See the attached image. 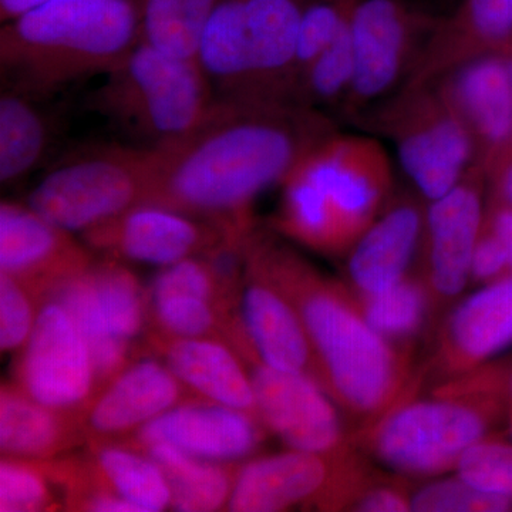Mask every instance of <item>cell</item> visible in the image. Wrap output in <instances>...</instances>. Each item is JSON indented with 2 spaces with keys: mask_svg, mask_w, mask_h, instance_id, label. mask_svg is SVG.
I'll return each mask as SVG.
<instances>
[{
  "mask_svg": "<svg viewBox=\"0 0 512 512\" xmlns=\"http://www.w3.org/2000/svg\"><path fill=\"white\" fill-rule=\"evenodd\" d=\"M146 450L167 476L174 510L210 512L227 507L234 480L222 464L192 457L168 444H153Z\"/></svg>",
  "mask_w": 512,
  "mask_h": 512,
  "instance_id": "obj_24",
  "label": "cell"
},
{
  "mask_svg": "<svg viewBox=\"0 0 512 512\" xmlns=\"http://www.w3.org/2000/svg\"><path fill=\"white\" fill-rule=\"evenodd\" d=\"M84 510L97 512H138L133 504L116 493L94 494L83 505Z\"/></svg>",
  "mask_w": 512,
  "mask_h": 512,
  "instance_id": "obj_42",
  "label": "cell"
},
{
  "mask_svg": "<svg viewBox=\"0 0 512 512\" xmlns=\"http://www.w3.org/2000/svg\"><path fill=\"white\" fill-rule=\"evenodd\" d=\"M97 464L113 493L133 504L138 512H160L171 507V488L156 460L120 447H106Z\"/></svg>",
  "mask_w": 512,
  "mask_h": 512,
  "instance_id": "obj_29",
  "label": "cell"
},
{
  "mask_svg": "<svg viewBox=\"0 0 512 512\" xmlns=\"http://www.w3.org/2000/svg\"><path fill=\"white\" fill-rule=\"evenodd\" d=\"M456 473L484 493L512 500V441L490 434L468 448Z\"/></svg>",
  "mask_w": 512,
  "mask_h": 512,
  "instance_id": "obj_31",
  "label": "cell"
},
{
  "mask_svg": "<svg viewBox=\"0 0 512 512\" xmlns=\"http://www.w3.org/2000/svg\"><path fill=\"white\" fill-rule=\"evenodd\" d=\"M52 141V126L40 97L3 89L0 96V181L22 180L40 164Z\"/></svg>",
  "mask_w": 512,
  "mask_h": 512,
  "instance_id": "obj_23",
  "label": "cell"
},
{
  "mask_svg": "<svg viewBox=\"0 0 512 512\" xmlns=\"http://www.w3.org/2000/svg\"><path fill=\"white\" fill-rule=\"evenodd\" d=\"M215 284L217 278L210 264L191 256L173 265L164 266L158 272L151 285V299L171 293H184L211 301Z\"/></svg>",
  "mask_w": 512,
  "mask_h": 512,
  "instance_id": "obj_38",
  "label": "cell"
},
{
  "mask_svg": "<svg viewBox=\"0 0 512 512\" xmlns=\"http://www.w3.org/2000/svg\"><path fill=\"white\" fill-rule=\"evenodd\" d=\"M255 414L218 403L175 406L138 430L141 446L168 444L201 460L232 463L251 456L264 440Z\"/></svg>",
  "mask_w": 512,
  "mask_h": 512,
  "instance_id": "obj_12",
  "label": "cell"
},
{
  "mask_svg": "<svg viewBox=\"0 0 512 512\" xmlns=\"http://www.w3.org/2000/svg\"><path fill=\"white\" fill-rule=\"evenodd\" d=\"M46 2L49 0H0V22L15 19L16 16Z\"/></svg>",
  "mask_w": 512,
  "mask_h": 512,
  "instance_id": "obj_44",
  "label": "cell"
},
{
  "mask_svg": "<svg viewBox=\"0 0 512 512\" xmlns=\"http://www.w3.org/2000/svg\"><path fill=\"white\" fill-rule=\"evenodd\" d=\"M56 288V302L66 309L86 339L99 379L119 372L126 362L128 343L117 339L107 326L90 272L77 269L63 275Z\"/></svg>",
  "mask_w": 512,
  "mask_h": 512,
  "instance_id": "obj_26",
  "label": "cell"
},
{
  "mask_svg": "<svg viewBox=\"0 0 512 512\" xmlns=\"http://www.w3.org/2000/svg\"><path fill=\"white\" fill-rule=\"evenodd\" d=\"M387 181L369 144H318L285 180L282 227L318 251L349 252L379 215Z\"/></svg>",
  "mask_w": 512,
  "mask_h": 512,
  "instance_id": "obj_4",
  "label": "cell"
},
{
  "mask_svg": "<svg viewBox=\"0 0 512 512\" xmlns=\"http://www.w3.org/2000/svg\"><path fill=\"white\" fill-rule=\"evenodd\" d=\"M412 19L402 0H352V92L357 99H376L396 82L406 55Z\"/></svg>",
  "mask_w": 512,
  "mask_h": 512,
  "instance_id": "obj_16",
  "label": "cell"
},
{
  "mask_svg": "<svg viewBox=\"0 0 512 512\" xmlns=\"http://www.w3.org/2000/svg\"><path fill=\"white\" fill-rule=\"evenodd\" d=\"M510 43H512V40ZM505 59H507L508 70H510V77H511V84H512V50L510 53H508L507 56H505Z\"/></svg>",
  "mask_w": 512,
  "mask_h": 512,
  "instance_id": "obj_47",
  "label": "cell"
},
{
  "mask_svg": "<svg viewBox=\"0 0 512 512\" xmlns=\"http://www.w3.org/2000/svg\"><path fill=\"white\" fill-rule=\"evenodd\" d=\"M241 315L256 359L284 372L308 373L322 384L301 315L285 293L259 271L242 295Z\"/></svg>",
  "mask_w": 512,
  "mask_h": 512,
  "instance_id": "obj_15",
  "label": "cell"
},
{
  "mask_svg": "<svg viewBox=\"0 0 512 512\" xmlns=\"http://www.w3.org/2000/svg\"><path fill=\"white\" fill-rule=\"evenodd\" d=\"M498 384L508 406L512 404V365H497Z\"/></svg>",
  "mask_w": 512,
  "mask_h": 512,
  "instance_id": "obj_45",
  "label": "cell"
},
{
  "mask_svg": "<svg viewBox=\"0 0 512 512\" xmlns=\"http://www.w3.org/2000/svg\"><path fill=\"white\" fill-rule=\"evenodd\" d=\"M359 512H404L412 511V495L399 484L379 483L373 480L367 485L350 507Z\"/></svg>",
  "mask_w": 512,
  "mask_h": 512,
  "instance_id": "obj_40",
  "label": "cell"
},
{
  "mask_svg": "<svg viewBox=\"0 0 512 512\" xmlns=\"http://www.w3.org/2000/svg\"><path fill=\"white\" fill-rule=\"evenodd\" d=\"M23 281L16 276L0 274V348L12 352L28 343L36 316Z\"/></svg>",
  "mask_w": 512,
  "mask_h": 512,
  "instance_id": "obj_36",
  "label": "cell"
},
{
  "mask_svg": "<svg viewBox=\"0 0 512 512\" xmlns=\"http://www.w3.org/2000/svg\"><path fill=\"white\" fill-rule=\"evenodd\" d=\"M231 231L202 224L195 215L167 205L138 204L119 217L86 232L96 247L140 262L164 266L208 251Z\"/></svg>",
  "mask_w": 512,
  "mask_h": 512,
  "instance_id": "obj_11",
  "label": "cell"
},
{
  "mask_svg": "<svg viewBox=\"0 0 512 512\" xmlns=\"http://www.w3.org/2000/svg\"><path fill=\"white\" fill-rule=\"evenodd\" d=\"M353 296L363 318L379 335L406 348L426 326L436 305L426 278L410 275L386 291Z\"/></svg>",
  "mask_w": 512,
  "mask_h": 512,
  "instance_id": "obj_25",
  "label": "cell"
},
{
  "mask_svg": "<svg viewBox=\"0 0 512 512\" xmlns=\"http://www.w3.org/2000/svg\"><path fill=\"white\" fill-rule=\"evenodd\" d=\"M254 356V355H252ZM251 375L259 420L291 450L339 457L352 453L336 402L308 373L284 372L254 356Z\"/></svg>",
  "mask_w": 512,
  "mask_h": 512,
  "instance_id": "obj_9",
  "label": "cell"
},
{
  "mask_svg": "<svg viewBox=\"0 0 512 512\" xmlns=\"http://www.w3.org/2000/svg\"><path fill=\"white\" fill-rule=\"evenodd\" d=\"M473 153V133L453 109L407 128L399 140L404 173L430 202L463 181Z\"/></svg>",
  "mask_w": 512,
  "mask_h": 512,
  "instance_id": "obj_17",
  "label": "cell"
},
{
  "mask_svg": "<svg viewBox=\"0 0 512 512\" xmlns=\"http://www.w3.org/2000/svg\"><path fill=\"white\" fill-rule=\"evenodd\" d=\"M69 234L29 205L2 202L0 271L23 281L46 271L70 274L82 269L83 252L70 241Z\"/></svg>",
  "mask_w": 512,
  "mask_h": 512,
  "instance_id": "obj_20",
  "label": "cell"
},
{
  "mask_svg": "<svg viewBox=\"0 0 512 512\" xmlns=\"http://www.w3.org/2000/svg\"><path fill=\"white\" fill-rule=\"evenodd\" d=\"M180 380L157 360H141L121 372L90 410L96 433L120 434L143 427L177 406Z\"/></svg>",
  "mask_w": 512,
  "mask_h": 512,
  "instance_id": "obj_21",
  "label": "cell"
},
{
  "mask_svg": "<svg viewBox=\"0 0 512 512\" xmlns=\"http://www.w3.org/2000/svg\"><path fill=\"white\" fill-rule=\"evenodd\" d=\"M63 440L56 410L26 393L3 387L0 396V448L10 457H43Z\"/></svg>",
  "mask_w": 512,
  "mask_h": 512,
  "instance_id": "obj_28",
  "label": "cell"
},
{
  "mask_svg": "<svg viewBox=\"0 0 512 512\" xmlns=\"http://www.w3.org/2000/svg\"><path fill=\"white\" fill-rule=\"evenodd\" d=\"M197 60L161 52L140 40L92 94L104 114L146 150L167 151L192 136L217 106Z\"/></svg>",
  "mask_w": 512,
  "mask_h": 512,
  "instance_id": "obj_5",
  "label": "cell"
},
{
  "mask_svg": "<svg viewBox=\"0 0 512 512\" xmlns=\"http://www.w3.org/2000/svg\"><path fill=\"white\" fill-rule=\"evenodd\" d=\"M154 315L165 330L177 338H202L215 325L211 301L184 293L151 299Z\"/></svg>",
  "mask_w": 512,
  "mask_h": 512,
  "instance_id": "obj_34",
  "label": "cell"
},
{
  "mask_svg": "<svg viewBox=\"0 0 512 512\" xmlns=\"http://www.w3.org/2000/svg\"><path fill=\"white\" fill-rule=\"evenodd\" d=\"M258 268L301 315L323 387L359 421V431L406 400L412 380L409 349L383 338L366 322L349 288L282 252L262 256Z\"/></svg>",
  "mask_w": 512,
  "mask_h": 512,
  "instance_id": "obj_2",
  "label": "cell"
},
{
  "mask_svg": "<svg viewBox=\"0 0 512 512\" xmlns=\"http://www.w3.org/2000/svg\"><path fill=\"white\" fill-rule=\"evenodd\" d=\"M353 76H355V53H353L352 33H350L348 19L338 37L309 67L308 72L303 76V83L315 99L332 100L345 90L352 89Z\"/></svg>",
  "mask_w": 512,
  "mask_h": 512,
  "instance_id": "obj_33",
  "label": "cell"
},
{
  "mask_svg": "<svg viewBox=\"0 0 512 512\" xmlns=\"http://www.w3.org/2000/svg\"><path fill=\"white\" fill-rule=\"evenodd\" d=\"M99 379L86 339L59 302L37 313L19 366L23 392L53 410L79 406Z\"/></svg>",
  "mask_w": 512,
  "mask_h": 512,
  "instance_id": "obj_10",
  "label": "cell"
},
{
  "mask_svg": "<svg viewBox=\"0 0 512 512\" xmlns=\"http://www.w3.org/2000/svg\"><path fill=\"white\" fill-rule=\"evenodd\" d=\"M450 97L453 110L494 157L511 153L512 84L505 56L464 64L450 84Z\"/></svg>",
  "mask_w": 512,
  "mask_h": 512,
  "instance_id": "obj_19",
  "label": "cell"
},
{
  "mask_svg": "<svg viewBox=\"0 0 512 512\" xmlns=\"http://www.w3.org/2000/svg\"><path fill=\"white\" fill-rule=\"evenodd\" d=\"M507 275H510L507 248L493 229L487 227L484 222L483 231L474 248L470 281L487 285Z\"/></svg>",
  "mask_w": 512,
  "mask_h": 512,
  "instance_id": "obj_39",
  "label": "cell"
},
{
  "mask_svg": "<svg viewBox=\"0 0 512 512\" xmlns=\"http://www.w3.org/2000/svg\"><path fill=\"white\" fill-rule=\"evenodd\" d=\"M501 394H434V399L394 406L373 426L359 431L363 446L396 473L437 477L456 471L468 448L490 436L507 419Z\"/></svg>",
  "mask_w": 512,
  "mask_h": 512,
  "instance_id": "obj_6",
  "label": "cell"
},
{
  "mask_svg": "<svg viewBox=\"0 0 512 512\" xmlns=\"http://www.w3.org/2000/svg\"><path fill=\"white\" fill-rule=\"evenodd\" d=\"M305 114L281 101H217L180 146L160 151L147 202L241 231L258 195L281 183L318 146Z\"/></svg>",
  "mask_w": 512,
  "mask_h": 512,
  "instance_id": "obj_1",
  "label": "cell"
},
{
  "mask_svg": "<svg viewBox=\"0 0 512 512\" xmlns=\"http://www.w3.org/2000/svg\"><path fill=\"white\" fill-rule=\"evenodd\" d=\"M165 357L177 379L208 402L224 404L258 417L251 375L227 346L204 336L177 338L168 345Z\"/></svg>",
  "mask_w": 512,
  "mask_h": 512,
  "instance_id": "obj_22",
  "label": "cell"
},
{
  "mask_svg": "<svg viewBox=\"0 0 512 512\" xmlns=\"http://www.w3.org/2000/svg\"><path fill=\"white\" fill-rule=\"evenodd\" d=\"M457 20L484 45L503 46L512 40V0H464Z\"/></svg>",
  "mask_w": 512,
  "mask_h": 512,
  "instance_id": "obj_37",
  "label": "cell"
},
{
  "mask_svg": "<svg viewBox=\"0 0 512 512\" xmlns=\"http://www.w3.org/2000/svg\"><path fill=\"white\" fill-rule=\"evenodd\" d=\"M512 343V274L464 299L448 316L437 343L434 365L456 380L487 365Z\"/></svg>",
  "mask_w": 512,
  "mask_h": 512,
  "instance_id": "obj_14",
  "label": "cell"
},
{
  "mask_svg": "<svg viewBox=\"0 0 512 512\" xmlns=\"http://www.w3.org/2000/svg\"><path fill=\"white\" fill-rule=\"evenodd\" d=\"M158 163L160 151L131 144L87 148L56 164L28 205L63 231L89 232L147 202Z\"/></svg>",
  "mask_w": 512,
  "mask_h": 512,
  "instance_id": "obj_7",
  "label": "cell"
},
{
  "mask_svg": "<svg viewBox=\"0 0 512 512\" xmlns=\"http://www.w3.org/2000/svg\"><path fill=\"white\" fill-rule=\"evenodd\" d=\"M218 0H141V40L168 55L197 60Z\"/></svg>",
  "mask_w": 512,
  "mask_h": 512,
  "instance_id": "obj_27",
  "label": "cell"
},
{
  "mask_svg": "<svg viewBox=\"0 0 512 512\" xmlns=\"http://www.w3.org/2000/svg\"><path fill=\"white\" fill-rule=\"evenodd\" d=\"M424 217L414 204H400L384 212L350 248V291L372 295L386 291L409 275Z\"/></svg>",
  "mask_w": 512,
  "mask_h": 512,
  "instance_id": "obj_18",
  "label": "cell"
},
{
  "mask_svg": "<svg viewBox=\"0 0 512 512\" xmlns=\"http://www.w3.org/2000/svg\"><path fill=\"white\" fill-rule=\"evenodd\" d=\"M484 222L483 192L477 181H461L439 200L430 202L424 220L426 281L436 305L453 301L470 282L474 248Z\"/></svg>",
  "mask_w": 512,
  "mask_h": 512,
  "instance_id": "obj_13",
  "label": "cell"
},
{
  "mask_svg": "<svg viewBox=\"0 0 512 512\" xmlns=\"http://www.w3.org/2000/svg\"><path fill=\"white\" fill-rule=\"evenodd\" d=\"M140 40L141 0H49L2 23V87L45 99L110 72Z\"/></svg>",
  "mask_w": 512,
  "mask_h": 512,
  "instance_id": "obj_3",
  "label": "cell"
},
{
  "mask_svg": "<svg viewBox=\"0 0 512 512\" xmlns=\"http://www.w3.org/2000/svg\"><path fill=\"white\" fill-rule=\"evenodd\" d=\"M485 224L493 229L507 248L510 274H512V208L503 202L494 201L490 212L485 215Z\"/></svg>",
  "mask_w": 512,
  "mask_h": 512,
  "instance_id": "obj_41",
  "label": "cell"
},
{
  "mask_svg": "<svg viewBox=\"0 0 512 512\" xmlns=\"http://www.w3.org/2000/svg\"><path fill=\"white\" fill-rule=\"evenodd\" d=\"M507 423H508V430H510V434L512 437V404H511V406H508Z\"/></svg>",
  "mask_w": 512,
  "mask_h": 512,
  "instance_id": "obj_46",
  "label": "cell"
},
{
  "mask_svg": "<svg viewBox=\"0 0 512 512\" xmlns=\"http://www.w3.org/2000/svg\"><path fill=\"white\" fill-rule=\"evenodd\" d=\"M512 208V151L500 160L497 174V200Z\"/></svg>",
  "mask_w": 512,
  "mask_h": 512,
  "instance_id": "obj_43",
  "label": "cell"
},
{
  "mask_svg": "<svg viewBox=\"0 0 512 512\" xmlns=\"http://www.w3.org/2000/svg\"><path fill=\"white\" fill-rule=\"evenodd\" d=\"M355 451L328 457L291 450L249 461L234 478L228 510L285 511L318 501L326 510L349 507L365 478Z\"/></svg>",
  "mask_w": 512,
  "mask_h": 512,
  "instance_id": "obj_8",
  "label": "cell"
},
{
  "mask_svg": "<svg viewBox=\"0 0 512 512\" xmlns=\"http://www.w3.org/2000/svg\"><path fill=\"white\" fill-rule=\"evenodd\" d=\"M412 511L507 512L512 511V500L484 493L457 476L419 488L412 495Z\"/></svg>",
  "mask_w": 512,
  "mask_h": 512,
  "instance_id": "obj_32",
  "label": "cell"
},
{
  "mask_svg": "<svg viewBox=\"0 0 512 512\" xmlns=\"http://www.w3.org/2000/svg\"><path fill=\"white\" fill-rule=\"evenodd\" d=\"M101 312L117 339L130 342L144 325L143 291L137 279L119 265H104L90 271Z\"/></svg>",
  "mask_w": 512,
  "mask_h": 512,
  "instance_id": "obj_30",
  "label": "cell"
},
{
  "mask_svg": "<svg viewBox=\"0 0 512 512\" xmlns=\"http://www.w3.org/2000/svg\"><path fill=\"white\" fill-rule=\"evenodd\" d=\"M49 487L37 468L23 461L2 460L0 463V511H39L49 501Z\"/></svg>",
  "mask_w": 512,
  "mask_h": 512,
  "instance_id": "obj_35",
  "label": "cell"
}]
</instances>
